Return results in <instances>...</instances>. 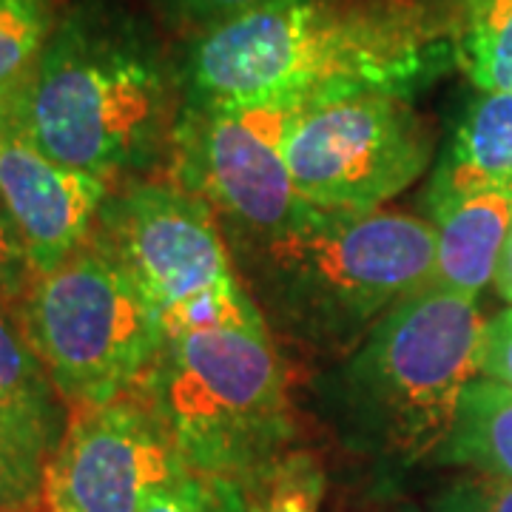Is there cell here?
I'll return each instance as SVG.
<instances>
[{"instance_id":"cell-1","label":"cell","mask_w":512,"mask_h":512,"mask_svg":"<svg viewBox=\"0 0 512 512\" xmlns=\"http://www.w3.org/2000/svg\"><path fill=\"white\" fill-rule=\"evenodd\" d=\"M458 18L430 0H279L200 35L188 100L305 109L356 94H410L458 63Z\"/></svg>"},{"instance_id":"cell-2","label":"cell","mask_w":512,"mask_h":512,"mask_svg":"<svg viewBox=\"0 0 512 512\" xmlns=\"http://www.w3.org/2000/svg\"><path fill=\"white\" fill-rule=\"evenodd\" d=\"M0 106L46 157L106 183L157 163L180 114L160 43L117 0H77Z\"/></svg>"},{"instance_id":"cell-3","label":"cell","mask_w":512,"mask_h":512,"mask_svg":"<svg viewBox=\"0 0 512 512\" xmlns=\"http://www.w3.org/2000/svg\"><path fill=\"white\" fill-rule=\"evenodd\" d=\"M222 228V225H220ZM268 333L348 356L404 296L433 282V225L396 211H305L276 231L222 228Z\"/></svg>"},{"instance_id":"cell-4","label":"cell","mask_w":512,"mask_h":512,"mask_svg":"<svg viewBox=\"0 0 512 512\" xmlns=\"http://www.w3.org/2000/svg\"><path fill=\"white\" fill-rule=\"evenodd\" d=\"M476 299L436 282L384 313L316 387L350 439L416 461L439 450L467 382L481 373Z\"/></svg>"},{"instance_id":"cell-5","label":"cell","mask_w":512,"mask_h":512,"mask_svg":"<svg viewBox=\"0 0 512 512\" xmlns=\"http://www.w3.org/2000/svg\"><path fill=\"white\" fill-rule=\"evenodd\" d=\"M183 467L228 478L265 467L291 433L285 367L268 328H220L165 339L140 384Z\"/></svg>"},{"instance_id":"cell-6","label":"cell","mask_w":512,"mask_h":512,"mask_svg":"<svg viewBox=\"0 0 512 512\" xmlns=\"http://www.w3.org/2000/svg\"><path fill=\"white\" fill-rule=\"evenodd\" d=\"M15 319L66 407L137 390L165 348L157 308L94 239L37 276Z\"/></svg>"},{"instance_id":"cell-7","label":"cell","mask_w":512,"mask_h":512,"mask_svg":"<svg viewBox=\"0 0 512 512\" xmlns=\"http://www.w3.org/2000/svg\"><path fill=\"white\" fill-rule=\"evenodd\" d=\"M433 160V134L396 94H356L305 106L285 131L299 197L328 211H382Z\"/></svg>"},{"instance_id":"cell-8","label":"cell","mask_w":512,"mask_h":512,"mask_svg":"<svg viewBox=\"0 0 512 512\" xmlns=\"http://www.w3.org/2000/svg\"><path fill=\"white\" fill-rule=\"evenodd\" d=\"M296 109L279 103L188 100L171 134V183L197 194L222 228L276 231L308 202L285 163V131Z\"/></svg>"},{"instance_id":"cell-9","label":"cell","mask_w":512,"mask_h":512,"mask_svg":"<svg viewBox=\"0 0 512 512\" xmlns=\"http://www.w3.org/2000/svg\"><path fill=\"white\" fill-rule=\"evenodd\" d=\"M183 473L174 441L143 387L106 404L69 407L32 512H143Z\"/></svg>"},{"instance_id":"cell-10","label":"cell","mask_w":512,"mask_h":512,"mask_svg":"<svg viewBox=\"0 0 512 512\" xmlns=\"http://www.w3.org/2000/svg\"><path fill=\"white\" fill-rule=\"evenodd\" d=\"M92 239L140 285L160 319L237 279L217 211L174 183H128L109 194Z\"/></svg>"},{"instance_id":"cell-11","label":"cell","mask_w":512,"mask_h":512,"mask_svg":"<svg viewBox=\"0 0 512 512\" xmlns=\"http://www.w3.org/2000/svg\"><path fill=\"white\" fill-rule=\"evenodd\" d=\"M109 183L55 163L0 106V202L37 276L55 271L92 239Z\"/></svg>"},{"instance_id":"cell-12","label":"cell","mask_w":512,"mask_h":512,"mask_svg":"<svg viewBox=\"0 0 512 512\" xmlns=\"http://www.w3.org/2000/svg\"><path fill=\"white\" fill-rule=\"evenodd\" d=\"M433 282L473 296L495 279L512 228V188L481 191L433 208Z\"/></svg>"},{"instance_id":"cell-13","label":"cell","mask_w":512,"mask_h":512,"mask_svg":"<svg viewBox=\"0 0 512 512\" xmlns=\"http://www.w3.org/2000/svg\"><path fill=\"white\" fill-rule=\"evenodd\" d=\"M495 188H512V94L478 92L433 168L427 208Z\"/></svg>"},{"instance_id":"cell-14","label":"cell","mask_w":512,"mask_h":512,"mask_svg":"<svg viewBox=\"0 0 512 512\" xmlns=\"http://www.w3.org/2000/svg\"><path fill=\"white\" fill-rule=\"evenodd\" d=\"M57 402L63 399L55 382L26 342L15 313L0 308V424L40 467L63 436Z\"/></svg>"},{"instance_id":"cell-15","label":"cell","mask_w":512,"mask_h":512,"mask_svg":"<svg viewBox=\"0 0 512 512\" xmlns=\"http://www.w3.org/2000/svg\"><path fill=\"white\" fill-rule=\"evenodd\" d=\"M436 458L512 481V387L487 376L467 382Z\"/></svg>"},{"instance_id":"cell-16","label":"cell","mask_w":512,"mask_h":512,"mask_svg":"<svg viewBox=\"0 0 512 512\" xmlns=\"http://www.w3.org/2000/svg\"><path fill=\"white\" fill-rule=\"evenodd\" d=\"M456 52L478 92L512 94V0H461Z\"/></svg>"},{"instance_id":"cell-17","label":"cell","mask_w":512,"mask_h":512,"mask_svg":"<svg viewBox=\"0 0 512 512\" xmlns=\"http://www.w3.org/2000/svg\"><path fill=\"white\" fill-rule=\"evenodd\" d=\"M55 18L46 0H0V94L32 72Z\"/></svg>"},{"instance_id":"cell-18","label":"cell","mask_w":512,"mask_h":512,"mask_svg":"<svg viewBox=\"0 0 512 512\" xmlns=\"http://www.w3.org/2000/svg\"><path fill=\"white\" fill-rule=\"evenodd\" d=\"M322 498V473L311 458L282 461L268 481L262 504L254 512H316Z\"/></svg>"},{"instance_id":"cell-19","label":"cell","mask_w":512,"mask_h":512,"mask_svg":"<svg viewBox=\"0 0 512 512\" xmlns=\"http://www.w3.org/2000/svg\"><path fill=\"white\" fill-rule=\"evenodd\" d=\"M43 467L35 464L0 424V512H32Z\"/></svg>"},{"instance_id":"cell-20","label":"cell","mask_w":512,"mask_h":512,"mask_svg":"<svg viewBox=\"0 0 512 512\" xmlns=\"http://www.w3.org/2000/svg\"><path fill=\"white\" fill-rule=\"evenodd\" d=\"M154 3L168 23L208 35L225 23H234L279 0H154Z\"/></svg>"},{"instance_id":"cell-21","label":"cell","mask_w":512,"mask_h":512,"mask_svg":"<svg viewBox=\"0 0 512 512\" xmlns=\"http://www.w3.org/2000/svg\"><path fill=\"white\" fill-rule=\"evenodd\" d=\"M37 271L29 259V251L20 239L12 217L0 202V308L18 313L26 293L35 285Z\"/></svg>"},{"instance_id":"cell-22","label":"cell","mask_w":512,"mask_h":512,"mask_svg":"<svg viewBox=\"0 0 512 512\" xmlns=\"http://www.w3.org/2000/svg\"><path fill=\"white\" fill-rule=\"evenodd\" d=\"M433 512H512V481L473 473L444 490Z\"/></svg>"},{"instance_id":"cell-23","label":"cell","mask_w":512,"mask_h":512,"mask_svg":"<svg viewBox=\"0 0 512 512\" xmlns=\"http://www.w3.org/2000/svg\"><path fill=\"white\" fill-rule=\"evenodd\" d=\"M481 376L512 387V308L495 313L484 328Z\"/></svg>"},{"instance_id":"cell-24","label":"cell","mask_w":512,"mask_h":512,"mask_svg":"<svg viewBox=\"0 0 512 512\" xmlns=\"http://www.w3.org/2000/svg\"><path fill=\"white\" fill-rule=\"evenodd\" d=\"M211 498L214 495L208 493L200 478H185L180 473L171 484L157 487L148 495L143 512H214Z\"/></svg>"},{"instance_id":"cell-25","label":"cell","mask_w":512,"mask_h":512,"mask_svg":"<svg viewBox=\"0 0 512 512\" xmlns=\"http://www.w3.org/2000/svg\"><path fill=\"white\" fill-rule=\"evenodd\" d=\"M495 291L501 293L507 302L512 305V228L510 237L504 242V251H501V259H498V271H495Z\"/></svg>"}]
</instances>
